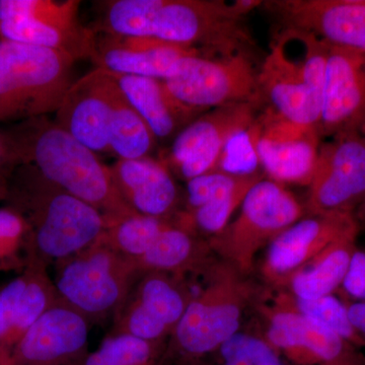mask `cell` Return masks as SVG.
<instances>
[{"label": "cell", "instance_id": "f1b7e54d", "mask_svg": "<svg viewBox=\"0 0 365 365\" xmlns=\"http://www.w3.org/2000/svg\"><path fill=\"white\" fill-rule=\"evenodd\" d=\"M163 348V343L112 333L97 350L86 354L81 365H160Z\"/></svg>", "mask_w": 365, "mask_h": 365}, {"label": "cell", "instance_id": "ab89813d", "mask_svg": "<svg viewBox=\"0 0 365 365\" xmlns=\"http://www.w3.org/2000/svg\"><path fill=\"white\" fill-rule=\"evenodd\" d=\"M11 174H0V199H6L7 181Z\"/></svg>", "mask_w": 365, "mask_h": 365}, {"label": "cell", "instance_id": "603a6c76", "mask_svg": "<svg viewBox=\"0 0 365 365\" xmlns=\"http://www.w3.org/2000/svg\"><path fill=\"white\" fill-rule=\"evenodd\" d=\"M2 39L66 53L76 60L88 59L91 30L81 26L78 14L45 19L0 21Z\"/></svg>", "mask_w": 365, "mask_h": 365}, {"label": "cell", "instance_id": "5bb4252c", "mask_svg": "<svg viewBox=\"0 0 365 365\" xmlns=\"http://www.w3.org/2000/svg\"><path fill=\"white\" fill-rule=\"evenodd\" d=\"M90 322L57 300L14 346L2 365H81L86 356Z\"/></svg>", "mask_w": 365, "mask_h": 365}, {"label": "cell", "instance_id": "d6a6232c", "mask_svg": "<svg viewBox=\"0 0 365 365\" xmlns=\"http://www.w3.org/2000/svg\"><path fill=\"white\" fill-rule=\"evenodd\" d=\"M32 258L26 220L13 209H0V271L24 270Z\"/></svg>", "mask_w": 365, "mask_h": 365}, {"label": "cell", "instance_id": "ac0fdd59", "mask_svg": "<svg viewBox=\"0 0 365 365\" xmlns=\"http://www.w3.org/2000/svg\"><path fill=\"white\" fill-rule=\"evenodd\" d=\"M113 78L95 68L74 81L66 91L55 122L93 153H110Z\"/></svg>", "mask_w": 365, "mask_h": 365}, {"label": "cell", "instance_id": "7a4b0ae2", "mask_svg": "<svg viewBox=\"0 0 365 365\" xmlns=\"http://www.w3.org/2000/svg\"><path fill=\"white\" fill-rule=\"evenodd\" d=\"M4 200L28 225L33 258L47 266L93 246L109 227L97 209L48 181L31 165L13 170Z\"/></svg>", "mask_w": 365, "mask_h": 365}, {"label": "cell", "instance_id": "ffe728a7", "mask_svg": "<svg viewBox=\"0 0 365 365\" xmlns=\"http://www.w3.org/2000/svg\"><path fill=\"white\" fill-rule=\"evenodd\" d=\"M111 170L120 194L134 212L170 222L180 212L179 188L162 160H117Z\"/></svg>", "mask_w": 365, "mask_h": 365}, {"label": "cell", "instance_id": "e575fe53", "mask_svg": "<svg viewBox=\"0 0 365 365\" xmlns=\"http://www.w3.org/2000/svg\"><path fill=\"white\" fill-rule=\"evenodd\" d=\"M250 177H237L220 170H213L189 180L187 182V205L185 210H194L225 195Z\"/></svg>", "mask_w": 365, "mask_h": 365}, {"label": "cell", "instance_id": "d590c367", "mask_svg": "<svg viewBox=\"0 0 365 365\" xmlns=\"http://www.w3.org/2000/svg\"><path fill=\"white\" fill-rule=\"evenodd\" d=\"M341 289L352 302H365V250L357 247Z\"/></svg>", "mask_w": 365, "mask_h": 365}, {"label": "cell", "instance_id": "6da1fadb", "mask_svg": "<svg viewBox=\"0 0 365 365\" xmlns=\"http://www.w3.org/2000/svg\"><path fill=\"white\" fill-rule=\"evenodd\" d=\"M13 137L21 165H31L46 180L88 203L109 225L138 215L120 194L111 167L48 116L18 123L7 130Z\"/></svg>", "mask_w": 365, "mask_h": 365}, {"label": "cell", "instance_id": "e0dca14e", "mask_svg": "<svg viewBox=\"0 0 365 365\" xmlns=\"http://www.w3.org/2000/svg\"><path fill=\"white\" fill-rule=\"evenodd\" d=\"M283 28L299 29L326 42L365 53V0L265 2Z\"/></svg>", "mask_w": 365, "mask_h": 365}, {"label": "cell", "instance_id": "83f0119b", "mask_svg": "<svg viewBox=\"0 0 365 365\" xmlns=\"http://www.w3.org/2000/svg\"><path fill=\"white\" fill-rule=\"evenodd\" d=\"M272 302L292 309L307 318L316 319L356 347L365 346V341L350 321L347 304L338 299L335 294L317 299H299L279 290L278 294L274 297Z\"/></svg>", "mask_w": 365, "mask_h": 365}, {"label": "cell", "instance_id": "74e56055", "mask_svg": "<svg viewBox=\"0 0 365 365\" xmlns=\"http://www.w3.org/2000/svg\"><path fill=\"white\" fill-rule=\"evenodd\" d=\"M347 309L353 327L365 341V302H347Z\"/></svg>", "mask_w": 365, "mask_h": 365}, {"label": "cell", "instance_id": "cb8c5ba5", "mask_svg": "<svg viewBox=\"0 0 365 365\" xmlns=\"http://www.w3.org/2000/svg\"><path fill=\"white\" fill-rule=\"evenodd\" d=\"M359 235H348L324 250L313 260L295 271L279 290L299 299H317L341 289Z\"/></svg>", "mask_w": 365, "mask_h": 365}, {"label": "cell", "instance_id": "d4e9b609", "mask_svg": "<svg viewBox=\"0 0 365 365\" xmlns=\"http://www.w3.org/2000/svg\"><path fill=\"white\" fill-rule=\"evenodd\" d=\"M210 252L208 242L200 241L191 230L170 222L136 264L143 273H165L184 278L187 273L205 267Z\"/></svg>", "mask_w": 365, "mask_h": 365}, {"label": "cell", "instance_id": "30bf717a", "mask_svg": "<svg viewBox=\"0 0 365 365\" xmlns=\"http://www.w3.org/2000/svg\"><path fill=\"white\" fill-rule=\"evenodd\" d=\"M182 279L165 273L141 274L114 314L113 333L163 343L172 336L191 299Z\"/></svg>", "mask_w": 365, "mask_h": 365}, {"label": "cell", "instance_id": "7402d4cb", "mask_svg": "<svg viewBox=\"0 0 365 365\" xmlns=\"http://www.w3.org/2000/svg\"><path fill=\"white\" fill-rule=\"evenodd\" d=\"M111 76L158 143H172L185 127L205 113L182 104L160 79L116 73Z\"/></svg>", "mask_w": 365, "mask_h": 365}, {"label": "cell", "instance_id": "8fae6325", "mask_svg": "<svg viewBox=\"0 0 365 365\" xmlns=\"http://www.w3.org/2000/svg\"><path fill=\"white\" fill-rule=\"evenodd\" d=\"M260 105L239 103L209 110L175 137L160 160L187 182L213 172L228 137L253 123Z\"/></svg>", "mask_w": 365, "mask_h": 365}, {"label": "cell", "instance_id": "4316f807", "mask_svg": "<svg viewBox=\"0 0 365 365\" xmlns=\"http://www.w3.org/2000/svg\"><path fill=\"white\" fill-rule=\"evenodd\" d=\"M262 179H264V176L250 177L225 195L201 207L191 211H180L174 222L194 234L200 232L211 239L227 227L235 210L241 207L250 189Z\"/></svg>", "mask_w": 365, "mask_h": 365}, {"label": "cell", "instance_id": "4fadbf2b", "mask_svg": "<svg viewBox=\"0 0 365 365\" xmlns=\"http://www.w3.org/2000/svg\"><path fill=\"white\" fill-rule=\"evenodd\" d=\"M353 215H309L278 235L268 246L261 274L271 287L280 289L288 278L334 242L359 235Z\"/></svg>", "mask_w": 365, "mask_h": 365}, {"label": "cell", "instance_id": "277c9868", "mask_svg": "<svg viewBox=\"0 0 365 365\" xmlns=\"http://www.w3.org/2000/svg\"><path fill=\"white\" fill-rule=\"evenodd\" d=\"M66 53L0 39V123H21L58 110L73 83Z\"/></svg>", "mask_w": 365, "mask_h": 365}, {"label": "cell", "instance_id": "3957f363", "mask_svg": "<svg viewBox=\"0 0 365 365\" xmlns=\"http://www.w3.org/2000/svg\"><path fill=\"white\" fill-rule=\"evenodd\" d=\"M205 273L203 287L191 294L170 336L173 348L186 364L207 356L242 331L245 312L262 297L256 283L227 262L207 264Z\"/></svg>", "mask_w": 365, "mask_h": 365}, {"label": "cell", "instance_id": "52a82bcc", "mask_svg": "<svg viewBox=\"0 0 365 365\" xmlns=\"http://www.w3.org/2000/svg\"><path fill=\"white\" fill-rule=\"evenodd\" d=\"M165 88L182 104L201 112L239 103L262 104L259 68L251 53L190 55L178 64Z\"/></svg>", "mask_w": 365, "mask_h": 365}, {"label": "cell", "instance_id": "44dd1931", "mask_svg": "<svg viewBox=\"0 0 365 365\" xmlns=\"http://www.w3.org/2000/svg\"><path fill=\"white\" fill-rule=\"evenodd\" d=\"M262 100L276 114L292 123L319 131L322 101L314 95L294 66L274 43L259 67Z\"/></svg>", "mask_w": 365, "mask_h": 365}, {"label": "cell", "instance_id": "b9f144b4", "mask_svg": "<svg viewBox=\"0 0 365 365\" xmlns=\"http://www.w3.org/2000/svg\"><path fill=\"white\" fill-rule=\"evenodd\" d=\"M0 39H1V37H0Z\"/></svg>", "mask_w": 365, "mask_h": 365}, {"label": "cell", "instance_id": "f546056e", "mask_svg": "<svg viewBox=\"0 0 365 365\" xmlns=\"http://www.w3.org/2000/svg\"><path fill=\"white\" fill-rule=\"evenodd\" d=\"M187 365H289L262 334L242 332L232 336L215 351Z\"/></svg>", "mask_w": 365, "mask_h": 365}, {"label": "cell", "instance_id": "5b68a950", "mask_svg": "<svg viewBox=\"0 0 365 365\" xmlns=\"http://www.w3.org/2000/svg\"><path fill=\"white\" fill-rule=\"evenodd\" d=\"M55 265L59 300L88 322L114 317L143 274L135 261L102 239Z\"/></svg>", "mask_w": 365, "mask_h": 365}, {"label": "cell", "instance_id": "836d02e7", "mask_svg": "<svg viewBox=\"0 0 365 365\" xmlns=\"http://www.w3.org/2000/svg\"><path fill=\"white\" fill-rule=\"evenodd\" d=\"M78 0H0V21L45 20L78 14Z\"/></svg>", "mask_w": 365, "mask_h": 365}, {"label": "cell", "instance_id": "484cf974", "mask_svg": "<svg viewBox=\"0 0 365 365\" xmlns=\"http://www.w3.org/2000/svg\"><path fill=\"white\" fill-rule=\"evenodd\" d=\"M158 145L157 137L113 78L110 153L118 160L153 158Z\"/></svg>", "mask_w": 365, "mask_h": 365}, {"label": "cell", "instance_id": "4dcf8cb0", "mask_svg": "<svg viewBox=\"0 0 365 365\" xmlns=\"http://www.w3.org/2000/svg\"><path fill=\"white\" fill-rule=\"evenodd\" d=\"M170 222L141 215L127 216L110 225L101 239L136 263Z\"/></svg>", "mask_w": 365, "mask_h": 365}, {"label": "cell", "instance_id": "60d3db41", "mask_svg": "<svg viewBox=\"0 0 365 365\" xmlns=\"http://www.w3.org/2000/svg\"><path fill=\"white\" fill-rule=\"evenodd\" d=\"M360 134H361V136L364 137V141H365V120L364 122V125H362L361 129H360Z\"/></svg>", "mask_w": 365, "mask_h": 365}, {"label": "cell", "instance_id": "8d00e7d4", "mask_svg": "<svg viewBox=\"0 0 365 365\" xmlns=\"http://www.w3.org/2000/svg\"><path fill=\"white\" fill-rule=\"evenodd\" d=\"M21 165L13 137L9 131H0V174H11Z\"/></svg>", "mask_w": 365, "mask_h": 365}, {"label": "cell", "instance_id": "d6986e66", "mask_svg": "<svg viewBox=\"0 0 365 365\" xmlns=\"http://www.w3.org/2000/svg\"><path fill=\"white\" fill-rule=\"evenodd\" d=\"M58 299L47 265L35 258L20 275L0 288V365L26 331Z\"/></svg>", "mask_w": 365, "mask_h": 365}, {"label": "cell", "instance_id": "1f68e13d", "mask_svg": "<svg viewBox=\"0 0 365 365\" xmlns=\"http://www.w3.org/2000/svg\"><path fill=\"white\" fill-rule=\"evenodd\" d=\"M215 170L237 177L263 176L257 151V126L255 120L249 126L239 129L228 137Z\"/></svg>", "mask_w": 365, "mask_h": 365}, {"label": "cell", "instance_id": "8992f818", "mask_svg": "<svg viewBox=\"0 0 365 365\" xmlns=\"http://www.w3.org/2000/svg\"><path fill=\"white\" fill-rule=\"evenodd\" d=\"M306 212V206L283 185L262 179L250 189L235 220L208 240L209 248L220 260L249 276L260 250Z\"/></svg>", "mask_w": 365, "mask_h": 365}, {"label": "cell", "instance_id": "7c38bea8", "mask_svg": "<svg viewBox=\"0 0 365 365\" xmlns=\"http://www.w3.org/2000/svg\"><path fill=\"white\" fill-rule=\"evenodd\" d=\"M257 151L269 180L309 186L313 179L321 136L317 129L292 123L266 108L255 119Z\"/></svg>", "mask_w": 365, "mask_h": 365}, {"label": "cell", "instance_id": "f35d334b", "mask_svg": "<svg viewBox=\"0 0 365 365\" xmlns=\"http://www.w3.org/2000/svg\"><path fill=\"white\" fill-rule=\"evenodd\" d=\"M354 217L357 223H359L360 228L365 227V198L359 206V208L355 210Z\"/></svg>", "mask_w": 365, "mask_h": 365}, {"label": "cell", "instance_id": "ba28073f", "mask_svg": "<svg viewBox=\"0 0 365 365\" xmlns=\"http://www.w3.org/2000/svg\"><path fill=\"white\" fill-rule=\"evenodd\" d=\"M365 198V141L348 132L321 143L306 205L309 215H353Z\"/></svg>", "mask_w": 365, "mask_h": 365}, {"label": "cell", "instance_id": "9c48e42d", "mask_svg": "<svg viewBox=\"0 0 365 365\" xmlns=\"http://www.w3.org/2000/svg\"><path fill=\"white\" fill-rule=\"evenodd\" d=\"M262 334L289 365H365L359 348L316 319L271 302H261Z\"/></svg>", "mask_w": 365, "mask_h": 365}, {"label": "cell", "instance_id": "9a60e30c", "mask_svg": "<svg viewBox=\"0 0 365 365\" xmlns=\"http://www.w3.org/2000/svg\"><path fill=\"white\" fill-rule=\"evenodd\" d=\"M88 59L96 68L111 73L167 81L178 64L190 55H204L201 50L150 37H131L93 28Z\"/></svg>", "mask_w": 365, "mask_h": 365}, {"label": "cell", "instance_id": "2e32d148", "mask_svg": "<svg viewBox=\"0 0 365 365\" xmlns=\"http://www.w3.org/2000/svg\"><path fill=\"white\" fill-rule=\"evenodd\" d=\"M364 120L365 53L330 44L319 136L360 132Z\"/></svg>", "mask_w": 365, "mask_h": 365}]
</instances>
